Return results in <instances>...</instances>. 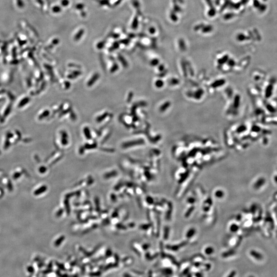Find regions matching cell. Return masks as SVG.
I'll list each match as a JSON object with an SVG mask.
<instances>
[{"mask_svg": "<svg viewBox=\"0 0 277 277\" xmlns=\"http://www.w3.org/2000/svg\"><path fill=\"white\" fill-rule=\"evenodd\" d=\"M205 252H206V253L207 254H208V255H210V254H211L213 252V250H212V249L211 248H207V249L206 250Z\"/></svg>", "mask_w": 277, "mask_h": 277, "instance_id": "8992f818", "label": "cell"}, {"mask_svg": "<svg viewBox=\"0 0 277 277\" xmlns=\"http://www.w3.org/2000/svg\"><path fill=\"white\" fill-rule=\"evenodd\" d=\"M107 115H108V113H105L103 116H101L98 117V118H97V121L98 122H101V121H102L103 120H104V119L106 117V116H107Z\"/></svg>", "mask_w": 277, "mask_h": 277, "instance_id": "5b68a950", "label": "cell"}, {"mask_svg": "<svg viewBox=\"0 0 277 277\" xmlns=\"http://www.w3.org/2000/svg\"><path fill=\"white\" fill-rule=\"evenodd\" d=\"M249 277H254V276H249Z\"/></svg>", "mask_w": 277, "mask_h": 277, "instance_id": "30bf717a", "label": "cell"}, {"mask_svg": "<svg viewBox=\"0 0 277 277\" xmlns=\"http://www.w3.org/2000/svg\"><path fill=\"white\" fill-rule=\"evenodd\" d=\"M132 93L131 92H130V93H129V97H128V102H129L130 100H131L130 98H131V97L132 98Z\"/></svg>", "mask_w": 277, "mask_h": 277, "instance_id": "9c48e42d", "label": "cell"}, {"mask_svg": "<svg viewBox=\"0 0 277 277\" xmlns=\"http://www.w3.org/2000/svg\"><path fill=\"white\" fill-rule=\"evenodd\" d=\"M118 68V66L117 65H114L113 68H112V72H115L116 70H117Z\"/></svg>", "mask_w": 277, "mask_h": 277, "instance_id": "52a82bcc", "label": "cell"}, {"mask_svg": "<svg viewBox=\"0 0 277 277\" xmlns=\"http://www.w3.org/2000/svg\"><path fill=\"white\" fill-rule=\"evenodd\" d=\"M235 275H236V272L233 271L227 277H235Z\"/></svg>", "mask_w": 277, "mask_h": 277, "instance_id": "ba28073f", "label": "cell"}, {"mask_svg": "<svg viewBox=\"0 0 277 277\" xmlns=\"http://www.w3.org/2000/svg\"><path fill=\"white\" fill-rule=\"evenodd\" d=\"M84 133H85V134L86 137L88 139H90L91 138V134L90 133V131H89V129L87 127H86V128H84Z\"/></svg>", "mask_w": 277, "mask_h": 277, "instance_id": "3957f363", "label": "cell"}, {"mask_svg": "<svg viewBox=\"0 0 277 277\" xmlns=\"http://www.w3.org/2000/svg\"><path fill=\"white\" fill-rule=\"evenodd\" d=\"M250 255L254 258H255L256 259H257L258 260H261L263 259L262 255L260 253H259L258 252H257V251H256L255 250H252L250 252Z\"/></svg>", "mask_w": 277, "mask_h": 277, "instance_id": "6da1fadb", "label": "cell"}, {"mask_svg": "<svg viewBox=\"0 0 277 277\" xmlns=\"http://www.w3.org/2000/svg\"><path fill=\"white\" fill-rule=\"evenodd\" d=\"M99 77V75L98 74H96V75H94L92 77V78L89 81V82L88 83V86H91L98 80Z\"/></svg>", "mask_w": 277, "mask_h": 277, "instance_id": "7a4b0ae2", "label": "cell"}, {"mask_svg": "<svg viewBox=\"0 0 277 277\" xmlns=\"http://www.w3.org/2000/svg\"><path fill=\"white\" fill-rule=\"evenodd\" d=\"M45 190H46V188H45V187H41L39 189L37 190L35 192V195H40V194H42V193L44 192Z\"/></svg>", "mask_w": 277, "mask_h": 277, "instance_id": "277c9868", "label": "cell"}]
</instances>
